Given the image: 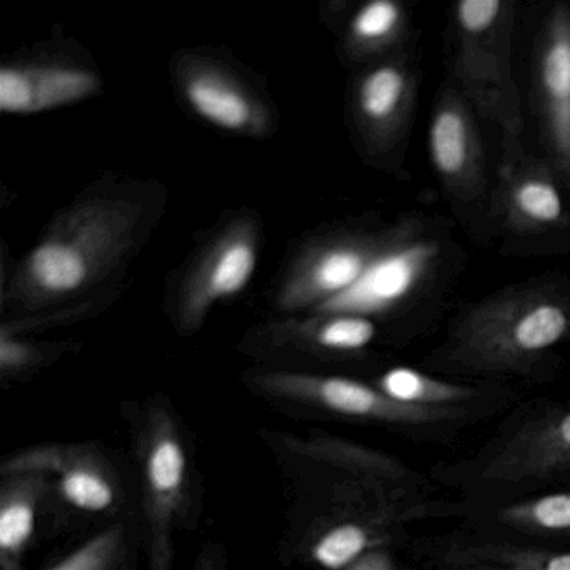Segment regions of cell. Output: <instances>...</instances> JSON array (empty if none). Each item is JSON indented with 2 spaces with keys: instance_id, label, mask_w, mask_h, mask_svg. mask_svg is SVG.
I'll return each mask as SVG.
<instances>
[{
  "instance_id": "obj_3",
  "label": "cell",
  "mask_w": 570,
  "mask_h": 570,
  "mask_svg": "<svg viewBox=\"0 0 570 570\" xmlns=\"http://www.w3.org/2000/svg\"><path fill=\"white\" fill-rule=\"evenodd\" d=\"M252 385L273 399L288 400L352 419L395 425H425L463 415L459 406L409 405L393 400L380 389L342 376L268 372L253 376Z\"/></svg>"
},
{
  "instance_id": "obj_16",
  "label": "cell",
  "mask_w": 570,
  "mask_h": 570,
  "mask_svg": "<svg viewBox=\"0 0 570 570\" xmlns=\"http://www.w3.org/2000/svg\"><path fill=\"white\" fill-rule=\"evenodd\" d=\"M382 530L360 522H342L326 529L312 546V559L330 570H345L356 559L380 549Z\"/></svg>"
},
{
  "instance_id": "obj_12",
  "label": "cell",
  "mask_w": 570,
  "mask_h": 570,
  "mask_svg": "<svg viewBox=\"0 0 570 570\" xmlns=\"http://www.w3.org/2000/svg\"><path fill=\"white\" fill-rule=\"evenodd\" d=\"M547 128L560 165L570 173V12L550 21L540 61Z\"/></svg>"
},
{
  "instance_id": "obj_27",
  "label": "cell",
  "mask_w": 570,
  "mask_h": 570,
  "mask_svg": "<svg viewBox=\"0 0 570 570\" xmlns=\"http://www.w3.org/2000/svg\"><path fill=\"white\" fill-rule=\"evenodd\" d=\"M195 570H226L225 557L218 546H206L196 559Z\"/></svg>"
},
{
  "instance_id": "obj_4",
  "label": "cell",
  "mask_w": 570,
  "mask_h": 570,
  "mask_svg": "<svg viewBox=\"0 0 570 570\" xmlns=\"http://www.w3.org/2000/svg\"><path fill=\"white\" fill-rule=\"evenodd\" d=\"M42 473L58 476L66 502L85 512H109L118 505V482L105 456L81 443H45L12 453L0 465V475Z\"/></svg>"
},
{
  "instance_id": "obj_25",
  "label": "cell",
  "mask_w": 570,
  "mask_h": 570,
  "mask_svg": "<svg viewBox=\"0 0 570 570\" xmlns=\"http://www.w3.org/2000/svg\"><path fill=\"white\" fill-rule=\"evenodd\" d=\"M31 360V350L16 340L9 338L8 335H2V343H0V366L4 372H16V370L24 368Z\"/></svg>"
},
{
  "instance_id": "obj_7",
  "label": "cell",
  "mask_w": 570,
  "mask_h": 570,
  "mask_svg": "<svg viewBox=\"0 0 570 570\" xmlns=\"http://www.w3.org/2000/svg\"><path fill=\"white\" fill-rule=\"evenodd\" d=\"M430 242L410 243L379 253L355 285L315 308L322 316H365L399 305L422 282L435 259Z\"/></svg>"
},
{
  "instance_id": "obj_23",
  "label": "cell",
  "mask_w": 570,
  "mask_h": 570,
  "mask_svg": "<svg viewBox=\"0 0 570 570\" xmlns=\"http://www.w3.org/2000/svg\"><path fill=\"white\" fill-rule=\"evenodd\" d=\"M399 6L392 0H373L360 9L352 22V35L362 45H379L399 28Z\"/></svg>"
},
{
  "instance_id": "obj_9",
  "label": "cell",
  "mask_w": 570,
  "mask_h": 570,
  "mask_svg": "<svg viewBox=\"0 0 570 570\" xmlns=\"http://www.w3.org/2000/svg\"><path fill=\"white\" fill-rule=\"evenodd\" d=\"M101 81L95 72L65 66H6L0 69V111L36 115L95 96Z\"/></svg>"
},
{
  "instance_id": "obj_22",
  "label": "cell",
  "mask_w": 570,
  "mask_h": 570,
  "mask_svg": "<svg viewBox=\"0 0 570 570\" xmlns=\"http://www.w3.org/2000/svg\"><path fill=\"white\" fill-rule=\"evenodd\" d=\"M513 206L533 223H553L562 215V199L550 183L527 179L513 191Z\"/></svg>"
},
{
  "instance_id": "obj_15",
  "label": "cell",
  "mask_w": 570,
  "mask_h": 570,
  "mask_svg": "<svg viewBox=\"0 0 570 570\" xmlns=\"http://www.w3.org/2000/svg\"><path fill=\"white\" fill-rule=\"evenodd\" d=\"M379 389L393 400L419 406H455L476 395L469 386L453 385L412 368H393L382 376Z\"/></svg>"
},
{
  "instance_id": "obj_1",
  "label": "cell",
  "mask_w": 570,
  "mask_h": 570,
  "mask_svg": "<svg viewBox=\"0 0 570 570\" xmlns=\"http://www.w3.org/2000/svg\"><path fill=\"white\" fill-rule=\"evenodd\" d=\"M139 216V206L125 199L75 206L26 256L12 282V298L45 303L82 292L121 258Z\"/></svg>"
},
{
  "instance_id": "obj_14",
  "label": "cell",
  "mask_w": 570,
  "mask_h": 570,
  "mask_svg": "<svg viewBox=\"0 0 570 570\" xmlns=\"http://www.w3.org/2000/svg\"><path fill=\"white\" fill-rule=\"evenodd\" d=\"M452 570H570V552L509 543H469L446 553Z\"/></svg>"
},
{
  "instance_id": "obj_11",
  "label": "cell",
  "mask_w": 570,
  "mask_h": 570,
  "mask_svg": "<svg viewBox=\"0 0 570 570\" xmlns=\"http://www.w3.org/2000/svg\"><path fill=\"white\" fill-rule=\"evenodd\" d=\"M179 82L193 111L216 128L232 132H259L265 129L263 106L215 65L188 62L181 68Z\"/></svg>"
},
{
  "instance_id": "obj_6",
  "label": "cell",
  "mask_w": 570,
  "mask_h": 570,
  "mask_svg": "<svg viewBox=\"0 0 570 570\" xmlns=\"http://www.w3.org/2000/svg\"><path fill=\"white\" fill-rule=\"evenodd\" d=\"M256 262L258 228L252 219H238L216 239L189 276L179 305L183 328H198L215 303L243 292L255 275Z\"/></svg>"
},
{
  "instance_id": "obj_18",
  "label": "cell",
  "mask_w": 570,
  "mask_h": 570,
  "mask_svg": "<svg viewBox=\"0 0 570 570\" xmlns=\"http://www.w3.org/2000/svg\"><path fill=\"white\" fill-rule=\"evenodd\" d=\"M430 153L433 165L449 178L462 175L469 165V126L462 112L443 108L436 112L430 128Z\"/></svg>"
},
{
  "instance_id": "obj_21",
  "label": "cell",
  "mask_w": 570,
  "mask_h": 570,
  "mask_svg": "<svg viewBox=\"0 0 570 570\" xmlns=\"http://www.w3.org/2000/svg\"><path fill=\"white\" fill-rule=\"evenodd\" d=\"M312 326L306 336L313 345L333 352H353L363 348L375 338L376 328L365 316H325Z\"/></svg>"
},
{
  "instance_id": "obj_26",
  "label": "cell",
  "mask_w": 570,
  "mask_h": 570,
  "mask_svg": "<svg viewBox=\"0 0 570 570\" xmlns=\"http://www.w3.org/2000/svg\"><path fill=\"white\" fill-rule=\"evenodd\" d=\"M345 570H395V566H393L392 557L386 550L373 549L356 559Z\"/></svg>"
},
{
  "instance_id": "obj_10",
  "label": "cell",
  "mask_w": 570,
  "mask_h": 570,
  "mask_svg": "<svg viewBox=\"0 0 570 570\" xmlns=\"http://www.w3.org/2000/svg\"><path fill=\"white\" fill-rule=\"evenodd\" d=\"M570 470V412L527 425L483 469L489 482L546 479Z\"/></svg>"
},
{
  "instance_id": "obj_8",
  "label": "cell",
  "mask_w": 570,
  "mask_h": 570,
  "mask_svg": "<svg viewBox=\"0 0 570 570\" xmlns=\"http://www.w3.org/2000/svg\"><path fill=\"white\" fill-rule=\"evenodd\" d=\"M379 255L363 242H338L303 256L286 276L276 302L283 312L318 308L358 282Z\"/></svg>"
},
{
  "instance_id": "obj_13",
  "label": "cell",
  "mask_w": 570,
  "mask_h": 570,
  "mask_svg": "<svg viewBox=\"0 0 570 570\" xmlns=\"http://www.w3.org/2000/svg\"><path fill=\"white\" fill-rule=\"evenodd\" d=\"M51 487L42 473L2 476L0 487V569L22 570V556L35 533L41 500Z\"/></svg>"
},
{
  "instance_id": "obj_24",
  "label": "cell",
  "mask_w": 570,
  "mask_h": 570,
  "mask_svg": "<svg viewBox=\"0 0 570 570\" xmlns=\"http://www.w3.org/2000/svg\"><path fill=\"white\" fill-rule=\"evenodd\" d=\"M500 9L499 0H463L456 8V18L463 31L479 35L497 21Z\"/></svg>"
},
{
  "instance_id": "obj_5",
  "label": "cell",
  "mask_w": 570,
  "mask_h": 570,
  "mask_svg": "<svg viewBox=\"0 0 570 570\" xmlns=\"http://www.w3.org/2000/svg\"><path fill=\"white\" fill-rule=\"evenodd\" d=\"M569 328L562 306L537 303L519 315L473 323L460 348L463 363L482 368H515L520 362L556 345Z\"/></svg>"
},
{
  "instance_id": "obj_2",
  "label": "cell",
  "mask_w": 570,
  "mask_h": 570,
  "mask_svg": "<svg viewBox=\"0 0 570 570\" xmlns=\"http://www.w3.org/2000/svg\"><path fill=\"white\" fill-rule=\"evenodd\" d=\"M149 570H173L175 527L188 492V456L169 406L153 403L139 432Z\"/></svg>"
},
{
  "instance_id": "obj_20",
  "label": "cell",
  "mask_w": 570,
  "mask_h": 570,
  "mask_svg": "<svg viewBox=\"0 0 570 570\" xmlns=\"http://www.w3.org/2000/svg\"><path fill=\"white\" fill-rule=\"evenodd\" d=\"M125 523L106 527L49 570H115L126 556Z\"/></svg>"
},
{
  "instance_id": "obj_19",
  "label": "cell",
  "mask_w": 570,
  "mask_h": 570,
  "mask_svg": "<svg viewBox=\"0 0 570 570\" xmlns=\"http://www.w3.org/2000/svg\"><path fill=\"white\" fill-rule=\"evenodd\" d=\"M499 519L529 532L570 533V492L512 503L500 510Z\"/></svg>"
},
{
  "instance_id": "obj_17",
  "label": "cell",
  "mask_w": 570,
  "mask_h": 570,
  "mask_svg": "<svg viewBox=\"0 0 570 570\" xmlns=\"http://www.w3.org/2000/svg\"><path fill=\"white\" fill-rule=\"evenodd\" d=\"M405 72L395 66H380L363 78L358 88V109L373 128H385L405 101Z\"/></svg>"
}]
</instances>
